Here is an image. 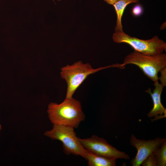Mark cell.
<instances>
[{"instance_id":"obj_7","label":"cell","mask_w":166,"mask_h":166,"mask_svg":"<svg viewBox=\"0 0 166 166\" xmlns=\"http://www.w3.org/2000/svg\"><path fill=\"white\" fill-rule=\"evenodd\" d=\"M166 138L158 137L152 140H140L133 134L131 136V144L137 150L136 156L131 163L133 166H139L149 155L160 147L165 141Z\"/></svg>"},{"instance_id":"obj_10","label":"cell","mask_w":166,"mask_h":166,"mask_svg":"<svg viewBox=\"0 0 166 166\" xmlns=\"http://www.w3.org/2000/svg\"><path fill=\"white\" fill-rule=\"evenodd\" d=\"M139 0H118L113 5L114 7L117 15L115 32L123 31L121 23V18L124 10L126 6L132 3H136Z\"/></svg>"},{"instance_id":"obj_15","label":"cell","mask_w":166,"mask_h":166,"mask_svg":"<svg viewBox=\"0 0 166 166\" xmlns=\"http://www.w3.org/2000/svg\"><path fill=\"white\" fill-rule=\"evenodd\" d=\"M108 4L113 5L118 0H104Z\"/></svg>"},{"instance_id":"obj_4","label":"cell","mask_w":166,"mask_h":166,"mask_svg":"<svg viewBox=\"0 0 166 166\" xmlns=\"http://www.w3.org/2000/svg\"><path fill=\"white\" fill-rule=\"evenodd\" d=\"M112 39L117 43L127 44L135 51L146 55L160 54L166 49V42L156 35L150 39L144 40L131 37L124 31L115 32L113 34Z\"/></svg>"},{"instance_id":"obj_1","label":"cell","mask_w":166,"mask_h":166,"mask_svg":"<svg viewBox=\"0 0 166 166\" xmlns=\"http://www.w3.org/2000/svg\"><path fill=\"white\" fill-rule=\"evenodd\" d=\"M47 112L53 124L73 128H77L85 117L80 102L73 97L65 98L59 104L50 103L48 105Z\"/></svg>"},{"instance_id":"obj_13","label":"cell","mask_w":166,"mask_h":166,"mask_svg":"<svg viewBox=\"0 0 166 166\" xmlns=\"http://www.w3.org/2000/svg\"><path fill=\"white\" fill-rule=\"evenodd\" d=\"M132 12L133 14L135 16H139L143 12V7L141 5L137 4L132 8Z\"/></svg>"},{"instance_id":"obj_16","label":"cell","mask_w":166,"mask_h":166,"mask_svg":"<svg viewBox=\"0 0 166 166\" xmlns=\"http://www.w3.org/2000/svg\"><path fill=\"white\" fill-rule=\"evenodd\" d=\"M1 129H2V126H1V124H0V131H1Z\"/></svg>"},{"instance_id":"obj_8","label":"cell","mask_w":166,"mask_h":166,"mask_svg":"<svg viewBox=\"0 0 166 166\" xmlns=\"http://www.w3.org/2000/svg\"><path fill=\"white\" fill-rule=\"evenodd\" d=\"M155 88L152 92L151 88L146 92L149 93L152 97L153 106L152 108L148 113L149 117H154V120H157L166 117V109L163 106L161 101V95L164 86L158 81L154 82Z\"/></svg>"},{"instance_id":"obj_12","label":"cell","mask_w":166,"mask_h":166,"mask_svg":"<svg viewBox=\"0 0 166 166\" xmlns=\"http://www.w3.org/2000/svg\"><path fill=\"white\" fill-rule=\"evenodd\" d=\"M141 165L143 166H157L156 157L154 152L146 158Z\"/></svg>"},{"instance_id":"obj_11","label":"cell","mask_w":166,"mask_h":166,"mask_svg":"<svg viewBox=\"0 0 166 166\" xmlns=\"http://www.w3.org/2000/svg\"><path fill=\"white\" fill-rule=\"evenodd\" d=\"M154 153L156 156L157 166H166V140Z\"/></svg>"},{"instance_id":"obj_2","label":"cell","mask_w":166,"mask_h":166,"mask_svg":"<svg viewBox=\"0 0 166 166\" xmlns=\"http://www.w3.org/2000/svg\"><path fill=\"white\" fill-rule=\"evenodd\" d=\"M112 67L120 68L121 65L114 64L93 69L89 63H83L81 61H78L72 65H67L62 67L61 69V77L67 84L65 98L73 97L77 89L89 75L101 70Z\"/></svg>"},{"instance_id":"obj_6","label":"cell","mask_w":166,"mask_h":166,"mask_svg":"<svg viewBox=\"0 0 166 166\" xmlns=\"http://www.w3.org/2000/svg\"><path fill=\"white\" fill-rule=\"evenodd\" d=\"M78 140L84 148L94 154L111 158L130 159L126 153L117 149L104 138L96 135L85 139L78 138Z\"/></svg>"},{"instance_id":"obj_9","label":"cell","mask_w":166,"mask_h":166,"mask_svg":"<svg viewBox=\"0 0 166 166\" xmlns=\"http://www.w3.org/2000/svg\"><path fill=\"white\" fill-rule=\"evenodd\" d=\"M85 158V159L88 160V165L89 166H115L116 165L117 159L96 155L87 150Z\"/></svg>"},{"instance_id":"obj_5","label":"cell","mask_w":166,"mask_h":166,"mask_svg":"<svg viewBox=\"0 0 166 166\" xmlns=\"http://www.w3.org/2000/svg\"><path fill=\"white\" fill-rule=\"evenodd\" d=\"M44 135L53 140H57L63 144L64 151L67 155L80 156L86 159V149L80 142L73 128L53 124L52 128L47 130Z\"/></svg>"},{"instance_id":"obj_17","label":"cell","mask_w":166,"mask_h":166,"mask_svg":"<svg viewBox=\"0 0 166 166\" xmlns=\"http://www.w3.org/2000/svg\"><path fill=\"white\" fill-rule=\"evenodd\" d=\"M52 0L54 1H55V0ZM57 0V1H61V0Z\"/></svg>"},{"instance_id":"obj_3","label":"cell","mask_w":166,"mask_h":166,"mask_svg":"<svg viewBox=\"0 0 166 166\" xmlns=\"http://www.w3.org/2000/svg\"><path fill=\"white\" fill-rule=\"evenodd\" d=\"M132 64L138 66L144 73L154 82L158 81V73L166 67V54L146 55L136 51L125 57L122 64Z\"/></svg>"},{"instance_id":"obj_14","label":"cell","mask_w":166,"mask_h":166,"mask_svg":"<svg viewBox=\"0 0 166 166\" xmlns=\"http://www.w3.org/2000/svg\"><path fill=\"white\" fill-rule=\"evenodd\" d=\"M160 72L161 73V76L158 78L161 81V84L164 86L166 85V67L162 69Z\"/></svg>"}]
</instances>
